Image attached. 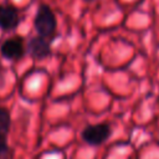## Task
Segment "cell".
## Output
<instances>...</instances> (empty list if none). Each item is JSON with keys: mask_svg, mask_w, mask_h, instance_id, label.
<instances>
[{"mask_svg": "<svg viewBox=\"0 0 159 159\" xmlns=\"http://www.w3.org/2000/svg\"><path fill=\"white\" fill-rule=\"evenodd\" d=\"M26 53H29V56L34 60L41 61L47 58L52 50H51V40L42 37V36H32L27 43H26Z\"/></svg>", "mask_w": 159, "mask_h": 159, "instance_id": "cell-4", "label": "cell"}, {"mask_svg": "<svg viewBox=\"0 0 159 159\" xmlns=\"http://www.w3.org/2000/svg\"><path fill=\"white\" fill-rule=\"evenodd\" d=\"M11 125V114L5 107H0V159H11L7 135Z\"/></svg>", "mask_w": 159, "mask_h": 159, "instance_id": "cell-5", "label": "cell"}, {"mask_svg": "<svg viewBox=\"0 0 159 159\" xmlns=\"http://www.w3.org/2000/svg\"><path fill=\"white\" fill-rule=\"evenodd\" d=\"M34 27L39 36L46 37L51 40L57 30V19L52 9L47 4H40L35 17H34Z\"/></svg>", "mask_w": 159, "mask_h": 159, "instance_id": "cell-1", "label": "cell"}, {"mask_svg": "<svg viewBox=\"0 0 159 159\" xmlns=\"http://www.w3.org/2000/svg\"><path fill=\"white\" fill-rule=\"evenodd\" d=\"M111 135H112V127L107 122L89 124V125L84 127L81 133L82 140L92 147L102 145L104 142L108 140V138Z\"/></svg>", "mask_w": 159, "mask_h": 159, "instance_id": "cell-2", "label": "cell"}, {"mask_svg": "<svg viewBox=\"0 0 159 159\" xmlns=\"http://www.w3.org/2000/svg\"><path fill=\"white\" fill-rule=\"evenodd\" d=\"M83 1H86V2H92V1H94V0H83Z\"/></svg>", "mask_w": 159, "mask_h": 159, "instance_id": "cell-7", "label": "cell"}, {"mask_svg": "<svg viewBox=\"0 0 159 159\" xmlns=\"http://www.w3.org/2000/svg\"><path fill=\"white\" fill-rule=\"evenodd\" d=\"M20 24L19 9L9 2L0 4V29L2 31H12Z\"/></svg>", "mask_w": 159, "mask_h": 159, "instance_id": "cell-6", "label": "cell"}, {"mask_svg": "<svg viewBox=\"0 0 159 159\" xmlns=\"http://www.w3.org/2000/svg\"><path fill=\"white\" fill-rule=\"evenodd\" d=\"M0 53L5 60L9 61H17L22 58L24 55L26 53L24 39L19 35L6 39L0 46Z\"/></svg>", "mask_w": 159, "mask_h": 159, "instance_id": "cell-3", "label": "cell"}]
</instances>
